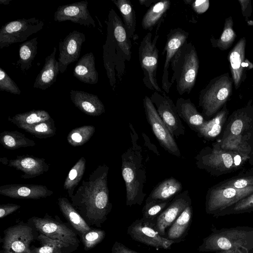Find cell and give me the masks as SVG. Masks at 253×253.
Returning <instances> with one entry per match:
<instances>
[{
    "mask_svg": "<svg viewBox=\"0 0 253 253\" xmlns=\"http://www.w3.org/2000/svg\"><path fill=\"white\" fill-rule=\"evenodd\" d=\"M108 170L105 165L98 167L70 197L73 206L92 228L101 227L112 209L107 185Z\"/></svg>",
    "mask_w": 253,
    "mask_h": 253,
    "instance_id": "6da1fadb",
    "label": "cell"
},
{
    "mask_svg": "<svg viewBox=\"0 0 253 253\" xmlns=\"http://www.w3.org/2000/svg\"><path fill=\"white\" fill-rule=\"evenodd\" d=\"M132 145L122 155L121 171L126 189V205L140 206L146 194L143 188L146 180L145 164L148 159L138 144V137L129 123Z\"/></svg>",
    "mask_w": 253,
    "mask_h": 253,
    "instance_id": "7a4b0ae2",
    "label": "cell"
},
{
    "mask_svg": "<svg viewBox=\"0 0 253 253\" xmlns=\"http://www.w3.org/2000/svg\"><path fill=\"white\" fill-rule=\"evenodd\" d=\"M198 250L215 253H253V228L238 226L212 230L203 240Z\"/></svg>",
    "mask_w": 253,
    "mask_h": 253,
    "instance_id": "3957f363",
    "label": "cell"
},
{
    "mask_svg": "<svg viewBox=\"0 0 253 253\" xmlns=\"http://www.w3.org/2000/svg\"><path fill=\"white\" fill-rule=\"evenodd\" d=\"M173 71L171 85L176 82L179 95L189 94L195 86L199 69V59L194 45L187 41L178 49L171 62Z\"/></svg>",
    "mask_w": 253,
    "mask_h": 253,
    "instance_id": "277c9868",
    "label": "cell"
},
{
    "mask_svg": "<svg viewBox=\"0 0 253 253\" xmlns=\"http://www.w3.org/2000/svg\"><path fill=\"white\" fill-rule=\"evenodd\" d=\"M233 81L229 73L212 79L200 92L199 105L203 116L207 118L217 112L230 98Z\"/></svg>",
    "mask_w": 253,
    "mask_h": 253,
    "instance_id": "5b68a950",
    "label": "cell"
},
{
    "mask_svg": "<svg viewBox=\"0 0 253 253\" xmlns=\"http://www.w3.org/2000/svg\"><path fill=\"white\" fill-rule=\"evenodd\" d=\"M27 223L39 233L77 248L79 236L77 231L68 223L63 222L58 216L53 217L47 213L43 217L33 216Z\"/></svg>",
    "mask_w": 253,
    "mask_h": 253,
    "instance_id": "8992f818",
    "label": "cell"
},
{
    "mask_svg": "<svg viewBox=\"0 0 253 253\" xmlns=\"http://www.w3.org/2000/svg\"><path fill=\"white\" fill-rule=\"evenodd\" d=\"M152 35L148 32L140 42L138 48L140 65L143 72V81L149 89L163 93L157 79L159 50L156 46L159 38L156 35L152 40Z\"/></svg>",
    "mask_w": 253,
    "mask_h": 253,
    "instance_id": "52a82bcc",
    "label": "cell"
},
{
    "mask_svg": "<svg viewBox=\"0 0 253 253\" xmlns=\"http://www.w3.org/2000/svg\"><path fill=\"white\" fill-rule=\"evenodd\" d=\"M39 233L27 222L21 221L6 228L0 253H30V245L37 240Z\"/></svg>",
    "mask_w": 253,
    "mask_h": 253,
    "instance_id": "ba28073f",
    "label": "cell"
},
{
    "mask_svg": "<svg viewBox=\"0 0 253 253\" xmlns=\"http://www.w3.org/2000/svg\"><path fill=\"white\" fill-rule=\"evenodd\" d=\"M44 25L43 20L35 17L6 23L0 30V48L25 41L30 36L41 31Z\"/></svg>",
    "mask_w": 253,
    "mask_h": 253,
    "instance_id": "9c48e42d",
    "label": "cell"
},
{
    "mask_svg": "<svg viewBox=\"0 0 253 253\" xmlns=\"http://www.w3.org/2000/svg\"><path fill=\"white\" fill-rule=\"evenodd\" d=\"M253 194V186L242 189L218 187L208 193L206 211L208 214L218 215L228 207Z\"/></svg>",
    "mask_w": 253,
    "mask_h": 253,
    "instance_id": "30bf717a",
    "label": "cell"
},
{
    "mask_svg": "<svg viewBox=\"0 0 253 253\" xmlns=\"http://www.w3.org/2000/svg\"><path fill=\"white\" fill-rule=\"evenodd\" d=\"M116 43L110 22H107V34L105 44L103 45V60L110 84L114 90L117 81L120 82L126 73L124 54Z\"/></svg>",
    "mask_w": 253,
    "mask_h": 253,
    "instance_id": "8fae6325",
    "label": "cell"
},
{
    "mask_svg": "<svg viewBox=\"0 0 253 253\" xmlns=\"http://www.w3.org/2000/svg\"><path fill=\"white\" fill-rule=\"evenodd\" d=\"M249 158V156L214 148L203 150L196 156V164L199 168L220 170L237 168Z\"/></svg>",
    "mask_w": 253,
    "mask_h": 253,
    "instance_id": "7c38bea8",
    "label": "cell"
},
{
    "mask_svg": "<svg viewBox=\"0 0 253 253\" xmlns=\"http://www.w3.org/2000/svg\"><path fill=\"white\" fill-rule=\"evenodd\" d=\"M143 104L147 122L160 145L170 154L180 157L181 153L174 136L158 114L150 98L145 96Z\"/></svg>",
    "mask_w": 253,
    "mask_h": 253,
    "instance_id": "4fadbf2b",
    "label": "cell"
},
{
    "mask_svg": "<svg viewBox=\"0 0 253 253\" xmlns=\"http://www.w3.org/2000/svg\"><path fill=\"white\" fill-rule=\"evenodd\" d=\"M150 99L157 112L171 133L177 138L185 134V127L177 113L175 105L164 91H154Z\"/></svg>",
    "mask_w": 253,
    "mask_h": 253,
    "instance_id": "5bb4252c",
    "label": "cell"
},
{
    "mask_svg": "<svg viewBox=\"0 0 253 253\" xmlns=\"http://www.w3.org/2000/svg\"><path fill=\"white\" fill-rule=\"evenodd\" d=\"M127 234L133 240L158 249H170L173 241L162 236L154 227L142 218L136 219L127 228Z\"/></svg>",
    "mask_w": 253,
    "mask_h": 253,
    "instance_id": "9a60e30c",
    "label": "cell"
},
{
    "mask_svg": "<svg viewBox=\"0 0 253 253\" xmlns=\"http://www.w3.org/2000/svg\"><path fill=\"white\" fill-rule=\"evenodd\" d=\"M189 33L180 28L171 29L167 35V41L163 54L166 53L163 74L162 79V87L164 91L169 93L172 85L169 81L170 64L178 49L187 41Z\"/></svg>",
    "mask_w": 253,
    "mask_h": 253,
    "instance_id": "2e32d148",
    "label": "cell"
},
{
    "mask_svg": "<svg viewBox=\"0 0 253 253\" xmlns=\"http://www.w3.org/2000/svg\"><path fill=\"white\" fill-rule=\"evenodd\" d=\"M192 205V200L187 190L176 195L158 217L154 228L163 237L166 231L186 207Z\"/></svg>",
    "mask_w": 253,
    "mask_h": 253,
    "instance_id": "e0dca14e",
    "label": "cell"
},
{
    "mask_svg": "<svg viewBox=\"0 0 253 253\" xmlns=\"http://www.w3.org/2000/svg\"><path fill=\"white\" fill-rule=\"evenodd\" d=\"M85 41L84 33L74 30L59 42L58 62L60 73H64L69 64L78 60Z\"/></svg>",
    "mask_w": 253,
    "mask_h": 253,
    "instance_id": "ac0fdd59",
    "label": "cell"
},
{
    "mask_svg": "<svg viewBox=\"0 0 253 253\" xmlns=\"http://www.w3.org/2000/svg\"><path fill=\"white\" fill-rule=\"evenodd\" d=\"M87 0L59 6L54 14V20L57 22L70 21L86 27H96L95 22L88 9Z\"/></svg>",
    "mask_w": 253,
    "mask_h": 253,
    "instance_id": "d6986e66",
    "label": "cell"
},
{
    "mask_svg": "<svg viewBox=\"0 0 253 253\" xmlns=\"http://www.w3.org/2000/svg\"><path fill=\"white\" fill-rule=\"evenodd\" d=\"M0 194L14 199L38 200L51 196L53 192L44 186L14 184L1 186Z\"/></svg>",
    "mask_w": 253,
    "mask_h": 253,
    "instance_id": "ffe728a7",
    "label": "cell"
},
{
    "mask_svg": "<svg viewBox=\"0 0 253 253\" xmlns=\"http://www.w3.org/2000/svg\"><path fill=\"white\" fill-rule=\"evenodd\" d=\"M246 38H241L228 54L231 77L235 88L238 89L246 79V72L242 67L245 58Z\"/></svg>",
    "mask_w": 253,
    "mask_h": 253,
    "instance_id": "44dd1931",
    "label": "cell"
},
{
    "mask_svg": "<svg viewBox=\"0 0 253 253\" xmlns=\"http://www.w3.org/2000/svg\"><path fill=\"white\" fill-rule=\"evenodd\" d=\"M70 98L73 104L84 113L98 116L105 112V107L98 96L82 90L71 89Z\"/></svg>",
    "mask_w": 253,
    "mask_h": 253,
    "instance_id": "7402d4cb",
    "label": "cell"
},
{
    "mask_svg": "<svg viewBox=\"0 0 253 253\" xmlns=\"http://www.w3.org/2000/svg\"><path fill=\"white\" fill-rule=\"evenodd\" d=\"M57 48L53 47L51 53L45 59V63L37 75L33 87L45 90L55 83L60 72L58 60L55 58Z\"/></svg>",
    "mask_w": 253,
    "mask_h": 253,
    "instance_id": "603a6c76",
    "label": "cell"
},
{
    "mask_svg": "<svg viewBox=\"0 0 253 253\" xmlns=\"http://www.w3.org/2000/svg\"><path fill=\"white\" fill-rule=\"evenodd\" d=\"M108 20L110 22L116 44L127 61L131 59V44L125 29L123 22L113 9H111Z\"/></svg>",
    "mask_w": 253,
    "mask_h": 253,
    "instance_id": "cb8c5ba5",
    "label": "cell"
},
{
    "mask_svg": "<svg viewBox=\"0 0 253 253\" xmlns=\"http://www.w3.org/2000/svg\"><path fill=\"white\" fill-rule=\"evenodd\" d=\"M175 106L180 118L197 132L206 121L194 104L189 98L181 97L177 99Z\"/></svg>",
    "mask_w": 253,
    "mask_h": 253,
    "instance_id": "d4e9b609",
    "label": "cell"
},
{
    "mask_svg": "<svg viewBox=\"0 0 253 253\" xmlns=\"http://www.w3.org/2000/svg\"><path fill=\"white\" fill-rule=\"evenodd\" d=\"M181 183L173 177L159 182L152 190L145 202L151 201L171 202L182 190Z\"/></svg>",
    "mask_w": 253,
    "mask_h": 253,
    "instance_id": "484cf974",
    "label": "cell"
},
{
    "mask_svg": "<svg viewBox=\"0 0 253 253\" xmlns=\"http://www.w3.org/2000/svg\"><path fill=\"white\" fill-rule=\"evenodd\" d=\"M95 57L90 52L80 58L73 70V76L85 84H94L98 82V73L96 69Z\"/></svg>",
    "mask_w": 253,
    "mask_h": 253,
    "instance_id": "4316f807",
    "label": "cell"
},
{
    "mask_svg": "<svg viewBox=\"0 0 253 253\" xmlns=\"http://www.w3.org/2000/svg\"><path fill=\"white\" fill-rule=\"evenodd\" d=\"M192 205L188 206L167 230L165 238L174 243L183 241L188 234L192 221Z\"/></svg>",
    "mask_w": 253,
    "mask_h": 253,
    "instance_id": "83f0119b",
    "label": "cell"
},
{
    "mask_svg": "<svg viewBox=\"0 0 253 253\" xmlns=\"http://www.w3.org/2000/svg\"><path fill=\"white\" fill-rule=\"evenodd\" d=\"M8 165L24 172L22 175L24 178L40 175L48 169L44 160L31 157H18L16 159L11 160Z\"/></svg>",
    "mask_w": 253,
    "mask_h": 253,
    "instance_id": "f1b7e54d",
    "label": "cell"
},
{
    "mask_svg": "<svg viewBox=\"0 0 253 253\" xmlns=\"http://www.w3.org/2000/svg\"><path fill=\"white\" fill-rule=\"evenodd\" d=\"M58 205L67 222L77 231L80 237L92 228L86 223L67 198H59Z\"/></svg>",
    "mask_w": 253,
    "mask_h": 253,
    "instance_id": "f546056e",
    "label": "cell"
},
{
    "mask_svg": "<svg viewBox=\"0 0 253 253\" xmlns=\"http://www.w3.org/2000/svg\"><path fill=\"white\" fill-rule=\"evenodd\" d=\"M36 241L40 246L32 247L30 253H72L78 248L39 233Z\"/></svg>",
    "mask_w": 253,
    "mask_h": 253,
    "instance_id": "4dcf8cb0",
    "label": "cell"
},
{
    "mask_svg": "<svg viewBox=\"0 0 253 253\" xmlns=\"http://www.w3.org/2000/svg\"><path fill=\"white\" fill-rule=\"evenodd\" d=\"M170 1L163 0L151 5L144 15L141 22L143 29L151 31L153 27L160 22L169 9Z\"/></svg>",
    "mask_w": 253,
    "mask_h": 253,
    "instance_id": "1f68e13d",
    "label": "cell"
},
{
    "mask_svg": "<svg viewBox=\"0 0 253 253\" xmlns=\"http://www.w3.org/2000/svg\"><path fill=\"white\" fill-rule=\"evenodd\" d=\"M227 114L228 110L225 104L214 118L205 121L198 131V135L208 139L213 138L218 136L221 131Z\"/></svg>",
    "mask_w": 253,
    "mask_h": 253,
    "instance_id": "d6a6232c",
    "label": "cell"
},
{
    "mask_svg": "<svg viewBox=\"0 0 253 253\" xmlns=\"http://www.w3.org/2000/svg\"><path fill=\"white\" fill-rule=\"evenodd\" d=\"M38 43V37H35L20 45L18 51L19 58L16 65L22 72L28 70L32 67L33 61L37 54Z\"/></svg>",
    "mask_w": 253,
    "mask_h": 253,
    "instance_id": "836d02e7",
    "label": "cell"
},
{
    "mask_svg": "<svg viewBox=\"0 0 253 253\" xmlns=\"http://www.w3.org/2000/svg\"><path fill=\"white\" fill-rule=\"evenodd\" d=\"M121 13L126 33L132 39L136 30V17L133 6L129 0H112Z\"/></svg>",
    "mask_w": 253,
    "mask_h": 253,
    "instance_id": "e575fe53",
    "label": "cell"
},
{
    "mask_svg": "<svg viewBox=\"0 0 253 253\" xmlns=\"http://www.w3.org/2000/svg\"><path fill=\"white\" fill-rule=\"evenodd\" d=\"M51 119L49 113L45 110H33L17 114L11 119L9 118V120L21 128L22 126H29L44 122Z\"/></svg>",
    "mask_w": 253,
    "mask_h": 253,
    "instance_id": "d590c367",
    "label": "cell"
},
{
    "mask_svg": "<svg viewBox=\"0 0 253 253\" xmlns=\"http://www.w3.org/2000/svg\"><path fill=\"white\" fill-rule=\"evenodd\" d=\"M236 37L233 29V19L230 16L225 19L223 29L219 38L215 39L212 37L210 41L213 47L218 48L221 50H225L232 46Z\"/></svg>",
    "mask_w": 253,
    "mask_h": 253,
    "instance_id": "8d00e7d4",
    "label": "cell"
},
{
    "mask_svg": "<svg viewBox=\"0 0 253 253\" xmlns=\"http://www.w3.org/2000/svg\"><path fill=\"white\" fill-rule=\"evenodd\" d=\"M170 202L157 201L145 202L142 210L143 221L154 228L158 217Z\"/></svg>",
    "mask_w": 253,
    "mask_h": 253,
    "instance_id": "74e56055",
    "label": "cell"
},
{
    "mask_svg": "<svg viewBox=\"0 0 253 253\" xmlns=\"http://www.w3.org/2000/svg\"><path fill=\"white\" fill-rule=\"evenodd\" d=\"M0 136L1 143L7 149H15L36 144L33 141L18 131H4L0 134Z\"/></svg>",
    "mask_w": 253,
    "mask_h": 253,
    "instance_id": "f35d334b",
    "label": "cell"
},
{
    "mask_svg": "<svg viewBox=\"0 0 253 253\" xmlns=\"http://www.w3.org/2000/svg\"><path fill=\"white\" fill-rule=\"evenodd\" d=\"M221 149L249 156L251 148L244 140L241 134H229L224 138L221 144Z\"/></svg>",
    "mask_w": 253,
    "mask_h": 253,
    "instance_id": "ab89813d",
    "label": "cell"
},
{
    "mask_svg": "<svg viewBox=\"0 0 253 253\" xmlns=\"http://www.w3.org/2000/svg\"><path fill=\"white\" fill-rule=\"evenodd\" d=\"M85 160L82 157L70 171L64 184V188L67 190L69 196L73 195L74 189L82 178L84 173Z\"/></svg>",
    "mask_w": 253,
    "mask_h": 253,
    "instance_id": "60d3db41",
    "label": "cell"
},
{
    "mask_svg": "<svg viewBox=\"0 0 253 253\" xmlns=\"http://www.w3.org/2000/svg\"><path fill=\"white\" fill-rule=\"evenodd\" d=\"M54 121L51 120L29 126H24L21 128L33 134L38 138L50 137L54 135L56 128Z\"/></svg>",
    "mask_w": 253,
    "mask_h": 253,
    "instance_id": "b9f144b4",
    "label": "cell"
},
{
    "mask_svg": "<svg viewBox=\"0 0 253 253\" xmlns=\"http://www.w3.org/2000/svg\"><path fill=\"white\" fill-rule=\"evenodd\" d=\"M106 236L104 230L92 228L81 236L80 239L84 245V251H89L101 243Z\"/></svg>",
    "mask_w": 253,
    "mask_h": 253,
    "instance_id": "7bdbcfd3",
    "label": "cell"
},
{
    "mask_svg": "<svg viewBox=\"0 0 253 253\" xmlns=\"http://www.w3.org/2000/svg\"><path fill=\"white\" fill-rule=\"evenodd\" d=\"M246 108L242 109L236 113V118L230 126L229 134L240 135L247 127L249 122V117L245 111Z\"/></svg>",
    "mask_w": 253,
    "mask_h": 253,
    "instance_id": "ee69618b",
    "label": "cell"
},
{
    "mask_svg": "<svg viewBox=\"0 0 253 253\" xmlns=\"http://www.w3.org/2000/svg\"><path fill=\"white\" fill-rule=\"evenodd\" d=\"M0 90L15 95H20L21 92L16 83L1 68H0Z\"/></svg>",
    "mask_w": 253,
    "mask_h": 253,
    "instance_id": "f6af8a7d",
    "label": "cell"
},
{
    "mask_svg": "<svg viewBox=\"0 0 253 253\" xmlns=\"http://www.w3.org/2000/svg\"><path fill=\"white\" fill-rule=\"evenodd\" d=\"M253 186V177H243L227 181L221 187L242 189Z\"/></svg>",
    "mask_w": 253,
    "mask_h": 253,
    "instance_id": "bcb514c9",
    "label": "cell"
},
{
    "mask_svg": "<svg viewBox=\"0 0 253 253\" xmlns=\"http://www.w3.org/2000/svg\"><path fill=\"white\" fill-rule=\"evenodd\" d=\"M251 209H253V194L235 204L231 213H240Z\"/></svg>",
    "mask_w": 253,
    "mask_h": 253,
    "instance_id": "7dc6e473",
    "label": "cell"
},
{
    "mask_svg": "<svg viewBox=\"0 0 253 253\" xmlns=\"http://www.w3.org/2000/svg\"><path fill=\"white\" fill-rule=\"evenodd\" d=\"M70 134L69 141L74 146L82 145L86 142L91 137L92 135H84L81 134L80 128L74 129Z\"/></svg>",
    "mask_w": 253,
    "mask_h": 253,
    "instance_id": "c3c4849f",
    "label": "cell"
},
{
    "mask_svg": "<svg viewBox=\"0 0 253 253\" xmlns=\"http://www.w3.org/2000/svg\"><path fill=\"white\" fill-rule=\"evenodd\" d=\"M21 208V206L14 204L0 205V218L2 219L12 213Z\"/></svg>",
    "mask_w": 253,
    "mask_h": 253,
    "instance_id": "681fc988",
    "label": "cell"
},
{
    "mask_svg": "<svg viewBox=\"0 0 253 253\" xmlns=\"http://www.w3.org/2000/svg\"><path fill=\"white\" fill-rule=\"evenodd\" d=\"M191 5L196 12L202 14L205 12L209 8L210 1L208 0H196L192 2Z\"/></svg>",
    "mask_w": 253,
    "mask_h": 253,
    "instance_id": "f907efd6",
    "label": "cell"
},
{
    "mask_svg": "<svg viewBox=\"0 0 253 253\" xmlns=\"http://www.w3.org/2000/svg\"><path fill=\"white\" fill-rule=\"evenodd\" d=\"M240 4L241 12L243 16L245 17V20H249L252 13V8L251 0H238Z\"/></svg>",
    "mask_w": 253,
    "mask_h": 253,
    "instance_id": "816d5d0a",
    "label": "cell"
},
{
    "mask_svg": "<svg viewBox=\"0 0 253 253\" xmlns=\"http://www.w3.org/2000/svg\"><path fill=\"white\" fill-rule=\"evenodd\" d=\"M111 253H141L136 252L127 247L125 245L115 241L112 249Z\"/></svg>",
    "mask_w": 253,
    "mask_h": 253,
    "instance_id": "f5cc1de1",
    "label": "cell"
},
{
    "mask_svg": "<svg viewBox=\"0 0 253 253\" xmlns=\"http://www.w3.org/2000/svg\"><path fill=\"white\" fill-rule=\"evenodd\" d=\"M142 134L144 138V140L145 141V145L147 146L150 150L153 151L157 155L160 156V154L157 149V147L150 142L149 138L147 135L144 133H142Z\"/></svg>",
    "mask_w": 253,
    "mask_h": 253,
    "instance_id": "db71d44e",
    "label": "cell"
},
{
    "mask_svg": "<svg viewBox=\"0 0 253 253\" xmlns=\"http://www.w3.org/2000/svg\"><path fill=\"white\" fill-rule=\"evenodd\" d=\"M242 67L243 70L246 72L247 71L253 69V63L247 58H245L242 63Z\"/></svg>",
    "mask_w": 253,
    "mask_h": 253,
    "instance_id": "11a10c76",
    "label": "cell"
},
{
    "mask_svg": "<svg viewBox=\"0 0 253 253\" xmlns=\"http://www.w3.org/2000/svg\"><path fill=\"white\" fill-rule=\"evenodd\" d=\"M154 0H139V2L142 5H145L146 7L149 6L152 3L154 2Z\"/></svg>",
    "mask_w": 253,
    "mask_h": 253,
    "instance_id": "9f6ffc18",
    "label": "cell"
},
{
    "mask_svg": "<svg viewBox=\"0 0 253 253\" xmlns=\"http://www.w3.org/2000/svg\"><path fill=\"white\" fill-rule=\"evenodd\" d=\"M10 1V0H1L0 1L1 3L4 4H8Z\"/></svg>",
    "mask_w": 253,
    "mask_h": 253,
    "instance_id": "6f0895ef",
    "label": "cell"
},
{
    "mask_svg": "<svg viewBox=\"0 0 253 253\" xmlns=\"http://www.w3.org/2000/svg\"><path fill=\"white\" fill-rule=\"evenodd\" d=\"M248 26H253V20L249 19L247 21Z\"/></svg>",
    "mask_w": 253,
    "mask_h": 253,
    "instance_id": "680465c9",
    "label": "cell"
}]
</instances>
